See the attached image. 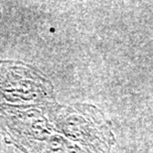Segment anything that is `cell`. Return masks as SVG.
I'll list each match as a JSON object with an SVG mask.
<instances>
[]
</instances>
